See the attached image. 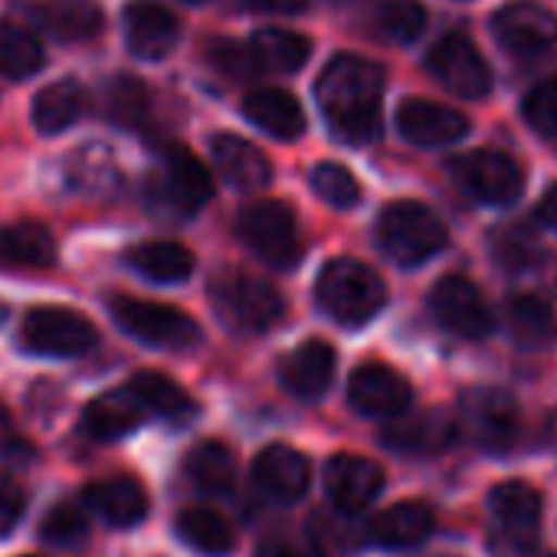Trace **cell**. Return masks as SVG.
<instances>
[{
	"label": "cell",
	"mask_w": 557,
	"mask_h": 557,
	"mask_svg": "<svg viewBox=\"0 0 557 557\" xmlns=\"http://www.w3.org/2000/svg\"><path fill=\"white\" fill-rule=\"evenodd\" d=\"M397 128L407 141L423 148L453 145L469 132V119L430 99H407L397 112Z\"/></svg>",
	"instance_id": "20"
},
{
	"label": "cell",
	"mask_w": 557,
	"mask_h": 557,
	"mask_svg": "<svg viewBox=\"0 0 557 557\" xmlns=\"http://www.w3.org/2000/svg\"><path fill=\"white\" fill-rule=\"evenodd\" d=\"M335 364H338L335 348L322 338H312L283 358V364H278V377H283L286 391H293L296 397L319 400L332 387Z\"/></svg>",
	"instance_id": "23"
},
{
	"label": "cell",
	"mask_w": 557,
	"mask_h": 557,
	"mask_svg": "<svg viewBox=\"0 0 557 557\" xmlns=\"http://www.w3.org/2000/svg\"><path fill=\"white\" fill-rule=\"evenodd\" d=\"M430 73L462 99H482L492 89V70L485 57L462 34H449L430 50Z\"/></svg>",
	"instance_id": "11"
},
{
	"label": "cell",
	"mask_w": 557,
	"mask_h": 557,
	"mask_svg": "<svg viewBox=\"0 0 557 557\" xmlns=\"http://www.w3.org/2000/svg\"><path fill=\"white\" fill-rule=\"evenodd\" d=\"M89 534V518L83 515V508L63 502V505H53L50 515L44 518L40 524V537L57 544V547H73L79 544L83 537Z\"/></svg>",
	"instance_id": "41"
},
{
	"label": "cell",
	"mask_w": 557,
	"mask_h": 557,
	"mask_svg": "<svg viewBox=\"0 0 557 557\" xmlns=\"http://www.w3.org/2000/svg\"><path fill=\"white\" fill-rule=\"evenodd\" d=\"M187 4H203V0H187Z\"/></svg>",
	"instance_id": "49"
},
{
	"label": "cell",
	"mask_w": 557,
	"mask_h": 557,
	"mask_svg": "<svg viewBox=\"0 0 557 557\" xmlns=\"http://www.w3.org/2000/svg\"><path fill=\"white\" fill-rule=\"evenodd\" d=\"M456 187L482 203H511L521 187H524V174L521 168L502 154V151H472L453 161L449 168Z\"/></svg>",
	"instance_id": "10"
},
{
	"label": "cell",
	"mask_w": 557,
	"mask_h": 557,
	"mask_svg": "<svg viewBox=\"0 0 557 557\" xmlns=\"http://www.w3.org/2000/svg\"><path fill=\"white\" fill-rule=\"evenodd\" d=\"M377 27L394 44H413L426 30V8L420 0H387L377 14Z\"/></svg>",
	"instance_id": "40"
},
{
	"label": "cell",
	"mask_w": 557,
	"mask_h": 557,
	"mask_svg": "<svg viewBox=\"0 0 557 557\" xmlns=\"http://www.w3.org/2000/svg\"><path fill=\"white\" fill-rule=\"evenodd\" d=\"M148 89L141 79L135 76H119L112 79L109 86V96H106V109H109V119L115 125H125V128H138L145 119H148Z\"/></svg>",
	"instance_id": "38"
},
{
	"label": "cell",
	"mask_w": 557,
	"mask_h": 557,
	"mask_svg": "<svg viewBox=\"0 0 557 557\" xmlns=\"http://www.w3.org/2000/svg\"><path fill=\"white\" fill-rule=\"evenodd\" d=\"M537 216H541L550 230H557V184L541 197V203H537Z\"/></svg>",
	"instance_id": "47"
},
{
	"label": "cell",
	"mask_w": 557,
	"mask_h": 557,
	"mask_svg": "<svg viewBox=\"0 0 557 557\" xmlns=\"http://www.w3.org/2000/svg\"><path fill=\"white\" fill-rule=\"evenodd\" d=\"M210 63L223 76H230V79H252L259 73V63H256L252 50L249 47H239L233 40H216L210 47Z\"/></svg>",
	"instance_id": "43"
},
{
	"label": "cell",
	"mask_w": 557,
	"mask_h": 557,
	"mask_svg": "<svg viewBox=\"0 0 557 557\" xmlns=\"http://www.w3.org/2000/svg\"><path fill=\"white\" fill-rule=\"evenodd\" d=\"M348 400L361 417H377V420H394L400 417L410 400L413 391L407 384L404 374H397L387 364H364L351 374L348 381Z\"/></svg>",
	"instance_id": "15"
},
{
	"label": "cell",
	"mask_w": 557,
	"mask_h": 557,
	"mask_svg": "<svg viewBox=\"0 0 557 557\" xmlns=\"http://www.w3.org/2000/svg\"><path fill=\"white\" fill-rule=\"evenodd\" d=\"M521 112L537 135H557V79H544L541 86H534Z\"/></svg>",
	"instance_id": "42"
},
{
	"label": "cell",
	"mask_w": 557,
	"mask_h": 557,
	"mask_svg": "<svg viewBox=\"0 0 557 557\" xmlns=\"http://www.w3.org/2000/svg\"><path fill=\"white\" fill-rule=\"evenodd\" d=\"M430 312L446 332L469 338V342H479L492 332V312L482 293L469 278H459V275H449L443 283H436L430 296Z\"/></svg>",
	"instance_id": "13"
},
{
	"label": "cell",
	"mask_w": 557,
	"mask_h": 557,
	"mask_svg": "<svg viewBox=\"0 0 557 557\" xmlns=\"http://www.w3.org/2000/svg\"><path fill=\"white\" fill-rule=\"evenodd\" d=\"M210 302L220 319L243 335H259L283 319V299L278 293L249 272H223L210 283Z\"/></svg>",
	"instance_id": "4"
},
{
	"label": "cell",
	"mask_w": 557,
	"mask_h": 557,
	"mask_svg": "<svg viewBox=\"0 0 557 557\" xmlns=\"http://www.w3.org/2000/svg\"><path fill=\"white\" fill-rule=\"evenodd\" d=\"M492 252H495V262L502 269H508L511 275H534L544 262V252L541 246L534 243L531 233L511 226V230H498L495 239H492Z\"/></svg>",
	"instance_id": "37"
},
{
	"label": "cell",
	"mask_w": 557,
	"mask_h": 557,
	"mask_svg": "<svg viewBox=\"0 0 557 557\" xmlns=\"http://www.w3.org/2000/svg\"><path fill=\"white\" fill-rule=\"evenodd\" d=\"M96 325L86 315L60 306L34 309L21 325L24 348L44 358H79L96 345Z\"/></svg>",
	"instance_id": "8"
},
{
	"label": "cell",
	"mask_w": 557,
	"mask_h": 557,
	"mask_svg": "<svg viewBox=\"0 0 557 557\" xmlns=\"http://www.w3.org/2000/svg\"><path fill=\"white\" fill-rule=\"evenodd\" d=\"M256 14H299L309 8V0H243Z\"/></svg>",
	"instance_id": "46"
},
{
	"label": "cell",
	"mask_w": 557,
	"mask_h": 557,
	"mask_svg": "<svg viewBox=\"0 0 557 557\" xmlns=\"http://www.w3.org/2000/svg\"><path fill=\"white\" fill-rule=\"evenodd\" d=\"M256 557H322V550L309 541H296V537H269Z\"/></svg>",
	"instance_id": "45"
},
{
	"label": "cell",
	"mask_w": 557,
	"mask_h": 557,
	"mask_svg": "<svg viewBox=\"0 0 557 557\" xmlns=\"http://www.w3.org/2000/svg\"><path fill=\"white\" fill-rule=\"evenodd\" d=\"M236 233L262 262H269L275 269H289L302 256V239H299L296 213L283 200L249 203L239 213Z\"/></svg>",
	"instance_id": "5"
},
{
	"label": "cell",
	"mask_w": 557,
	"mask_h": 557,
	"mask_svg": "<svg viewBox=\"0 0 557 557\" xmlns=\"http://www.w3.org/2000/svg\"><path fill=\"white\" fill-rule=\"evenodd\" d=\"M44 17L60 40H92L102 30V11L96 0H47Z\"/></svg>",
	"instance_id": "36"
},
{
	"label": "cell",
	"mask_w": 557,
	"mask_h": 557,
	"mask_svg": "<svg viewBox=\"0 0 557 557\" xmlns=\"http://www.w3.org/2000/svg\"><path fill=\"white\" fill-rule=\"evenodd\" d=\"M456 420H459V436L485 453L508 449L518 440V426H521L515 397L498 387H475L462 394L456 407Z\"/></svg>",
	"instance_id": "6"
},
{
	"label": "cell",
	"mask_w": 557,
	"mask_h": 557,
	"mask_svg": "<svg viewBox=\"0 0 557 557\" xmlns=\"http://www.w3.org/2000/svg\"><path fill=\"white\" fill-rule=\"evenodd\" d=\"M210 151H213V164L220 168V174L239 187V190H259V187H269L272 181V164L269 158L246 138L239 135H216L210 141Z\"/></svg>",
	"instance_id": "24"
},
{
	"label": "cell",
	"mask_w": 557,
	"mask_h": 557,
	"mask_svg": "<svg viewBox=\"0 0 557 557\" xmlns=\"http://www.w3.org/2000/svg\"><path fill=\"white\" fill-rule=\"evenodd\" d=\"M112 319L138 342L151 345V348H171V351H184L194 348L200 342V329L197 322L174 309V306H161V302H145V299H128L119 296L109 302Z\"/></svg>",
	"instance_id": "7"
},
{
	"label": "cell",
	"mask_w": 557,
	"mask_h": 557,
	"mask_svg": "<svg viewBox=\"0 0 557 557\" xmlns=\"http://www.w3.org/2000/svg\"><path fill=\"white\" fill-rule=\"evenodd\" d=\"M384 446L407 453V456H440L446 453L456 440H459V420L456 413L433 407V410H420V413H400L394 417L384 433H381Z\"/></svg>",
	"instance_id": "12"
},
{
	"label": "cell",
	"mask_w": 557,
	"mask_h": 557,
	"mask_svg": "<svg viewBox=\"0 0 557 557\" xmlns=\"http://www.w3.org/2000/svg\"><path fill=\"white\" fill-rule=\"evenodd\" d=\"M177 17L158 0H132L125 8V40L138 60H164L177 47Z\"/></svg>",
	"instance_id": "18"
},
{
	"label": "cell",
	"mask_w": 557,
	"mask_h": 557,
	"mask_svg": "<svg viewBox=\"0 0 557 557\" xmlns=\"http://www.w3.org/2000/svg\"><path fill=\"white\" fill-rule=\"evenodd\" d=\"M24 557H37V554H24Z\"/></svg>",
	"instance_id": "51"
},
{
	"label": "cell",
	"mask_w": 557,
	"mask_h": 557,
	"mask_svg": "<svg viewBox=\"0 0 557 557\" xmlns=\"http://www.w3.org/2000/svg\"><path fill=\"white\" fill-rule=\"evenodd\" d=\"M47 66L40 40L17 27V24H0V76L8 79H30Z\"/></svg>",
	"instance_id": "35"
},
{
	"label": "cell",
	"mask_w": 557,
	"mask_h": 557,
	"mask_svg": "<svg viewBox=\"0 0 557 557\" xmlns=\"http://www.w3.org/2000/svg\"><path fill=\"white\" fill-rule=\"evenodd\" d=\"M505 329L518 348L541 351L557 342V319L554 309L537 296H515L505 306Z\"/></svg>",
	"instance_id": "27"
},
{
	"label": "cell",
	"mask_w": 557,
	"mask_h": 557,
	"mask_svg": "<svg viewBox=\"0 0 557 557\" xmlns=\"http://www.w3.org/2000/svg\"><path fill=\"white\" fill-rule=\"evenodd\" d=\"M83 502L112 528H135L148 515V495L138 479L132 475H109L86 485Z\"/></svg>",
	"instance_id": "22"
},
{
	"label": "cell",
	"mask_w": 557,
	"mask_h": 557,
	"mask_svg": "<svg viewBox=\"0 0 557 557\" xmlns=\"http://www.w3.org/2000/svg\"><path fill=\"white\" fill-rule=\"evenodd\" d=\"M158 197L164 207L190 216L194 210H200L213 197L210 171L187 148H168L164 164H161V177H158Z\"/></svg>",
	"instance_id": "17"
},
{
	"label": "cell",
	"mask_w": 557,
	"mask_h": 557,
	"mask_svg": "<svg viewBox=\"0 0 557 557\" xmlns=\"http://www.w3.org/2000/svg\"><path fill=\"white\" fill-rule=\"evenodd\" d=\"M128 387L145 400V407H148L154 417H161V420H168V423H174V426H184V423H190V420L197 417L194 397H190L177 381H171L168 374L138 371V374L128 381Z\"/></svg>",
	"instance_id": "29"
},
{
	"label": "cell",
	"mask_w": 557,
	"mask_h": 557,
	"mask_svg": "<svg viewBox=\"0 0 557 557\" xmlns=\"http://www.w3.org/2000/svg\"><path fill=\"white\" fill-rule=\"evenodd\" d=\"M128 265L151 283H184L194 272V252L174 239H145L125 252Z\"/></svg>",
	"instance_id": "28"
},
{
	"label": "cell",
	"mask_w": 557,
	"mask_h": 557,
	"mask_svg": "<svg viewBox=\"0 0 557 557\" xmlns=\"http://www.w3.org/2000/svg\"><path fill=\"white\" fill-rule=\"evenodd\" d=\"M243 112L256 128L283 138V141H293V138H299L306 132V112H302L299 99L283 92V89H256V92H249L246 102H243Z\"/></svg>",
	"instance_id": "26"
},
{
	"label": "cell",
	"mask_w": 557,
	"mask_h": 557,
	"mask_svg": "<svg viewBox=\"0 0 557 557\" xmlns=\"http://www.w3.org/2000/svg\"><path fill=\"white\" fill-rule=\"evenodd\" d=\"M174 531L190 550L203 557H226L233 550V528L213 508H184L174 521Z\"/></svg>",
	"instance_id": "32"
},
{
	"label": "cell",
	"mask_w": 557,
	"mask_h": 557,
	"mask_svg": "<svg viewBox=\"0 0 557 557\" xmlns=\"http://www.w3.org/2000/svg\"><path fill=\"white\" fill-rule=\"evenodd\" d=\"M4 319H8V309H4V302H0V325H4Z\"/></svg>",
	"instance_id": "48"
},
{
	"label": "cell",
	"mask_w": 557,
	"mask_h": 557,
	"mask_svg": "<svg viewBox=\"0 0 557 557\" xmlns=\"http://www.w3.org/2000/svg\"><path fill=\"white\" fill-rule=\"evenodd\" d=\"M57 262V239L44 223H14L0 230V265L47 269Z\"/></svg>",
	"instance_id": "30"
},
{
	"label": "cell",
	"mask_w": 557,
	"mask_h": 557,
	"mask_svg": "<svg viewBox=\"0 0 557 557\" xmlns=\"http://www.w3.org/2000/svg\"><path fill=\"white\" fill-rule=\"evenodd\" d=\"M325 495L342 515H361L384 488V469L364 456L342 453L325 462Z\"/></svg>",
	"instance_id": "14"
},
{
	"label": "cell",
	"mask_w": 557,
	"mask_h": 557,
	"mask_svg": "<svg viewBox=\"0 0 557 557\" xmlns=\"http://www.w3.org/2000/svg\"><path fill=\"white\" fill-rule=\"evenodd\" d=\"M249 50H252L259 70L296 73V70L306 66V60L312 53V44L302 34H293V30H283V27H265V30L252 34Z\"/></svg>",
	"instance_id": "33"
},
{
	"label": "cell",
	"mask_w": 557,
	"mask_h": 557,
	"mask_svg": "<svg viewBox=\"0 0 557 557\" xmlns=\"http://www.w3.org/2000/svg\"><path fill=\"white\" fill-rule=\"evenodd\" d=\"M377 239L394 262L420 265L446 249L449 230L430 207L417 200H397L384 207L377 220Z\"/></svg>",
	"instance_id": "3"
},
{
	"label": "cell",
	"mask_w": 557,
	"mask_h": 557,
	"mask_svg": "<svg viewBox=\"0 0 557 557\" xmlns=\"http://www.w3.org/2000/svg\"><path fill=\"white\" fill-rule=\"evenodd\" d=\"M325 122L338 141L371 145L381 135V99L384 73L377 63L361 57H338L325 66L315 86Z\"/></svg>",
	"instance_id": "1"
},
{
	"label": "cell",
	"mask_w": 557,
	"mask_h": 557,
	"mask_svg": "<svg viewBox=\"0 0 557 557\" xmlns=\"http://www.w3.org/2000/svg\"><path fill=\"white\" fill-rule=\"evenodd\" d=\"M537 557H557V554H537Z\"/></svg>",
	"instance_id": "50"
},
{
	"label": "cell",
	"mask_w": 557,
	"mask_h": 557,
	"mask_svg": "<svg viewBox=\"0 0 557 557\" xmlns=\"http://www.w3.org/2000/svg\"><path fill=\"white\" fill-rule=\"evenodd\" d=\"M148 413L151 410L145 407V400L132 387L106 391L96 400H89V407L83 410V430L92 440L112 443V440H122V436L135 433L148 420Z\"/></svg>",
	"instance_id": "21"
},
{
	"label": "cell",
	"mask_w": 557,
	"mask_h": 557,
	"mask_svg": "<svg viewBox=\"0 0 557 557\" xmlns=\"http://www.w3.org/2000/svg\"><path fill=\"white\" fill-rule=\"evenodd\" d=\"M495 37L511 53H541L557 44V21L541 4L515 0L495 14Z\"/></svg>",
	"instance_id": "19"
},
{
	"label": "cell",
	"mask_w": 557,
	"mask_h": 557,
	"mask_svg": "<svg viewBox=\"0 0 557 557\" xmlns=\"http://www.w3.org/2000/svg\"><path fill=\"white\" fill-rule=\"evenodd\" d=\"M312 187L335 210H351V207L361 203V184L345 164H335V161L319 164L312 171Z\"/></svg>",
	"instance_id": "39"
},
{
	"label": "cell",
	"mask_w": 557,
	"mask_h": 557,
	"mask_svg": "<svg viewBox=\"0 0 557 557\" xmlns=\"http://www.w3.org/2000/svg\"><path fill=\"white\" fill-rule=\"evenodd\" d=\"M184 472L200 492H210V495H226L236 485V459L230 446L216 440L197 443L184 459Z\"/></svg>",
	"instance_id": "34"
},
{
	"label": "cell",
	"mask_w": 557,
	"mask_h": 557,
	"mask_svg": "<svg viewBox=\"0 0 557 557\" xmlns=\"http://www.w3.org/2000/svg\"><path fill=\"white\" fill-rule=\"evenodd\" d=\"M252 479H256V488L265 498L293 505V502H299L309 492V485H312V466H309V459L299 449L275 443V446H265L256 456Z\"/></svg>",
	"instance_id": "16"
},
{
	"label": "cell",
	"mask_w": 557,
	"mask_h": 557,
	"mask_svg": "<svg viewBox=\"0 0 557 557\" xmlns=\"http://www.w3.org/2000/svg\"><path fill=\"white\" fill-rule=\"evenodd\" d=\"M86 109V92L76 79H57L50 83L47 89L37 92L34 99V128L40 135H60L66 132L70 125L79 122Z\"/></svg>",
	"instance_id": "31"
},
{
	"label": "cell",
	"mask_w": 557,
	"mask_h": 557,
	"mask_svg": "<svg viewBox=\"0 0 557 557\" xmlns=\"http://www.w3.org/2000/svg\"><path fill=\"white\" fill-rule=\"evenodd\" d=\"M24 508H27L24 488L8 472H0V537L17 528V521L24 518Z\"/></svg>",
	"instance_id": "44"
},
{
	"label": "cell",
	"mask_w": 557,
	"mask_h": 557,
	"mask_svg": "<svg viewBox=\"0 0 557 557\" xmlns=\"http://www.w3.org/2000/svg\"><path fill=\"white\" fill-rule=\"evenodd\" d=\"M488 511L495 521V537L515 550L528 554L537 541L541 528V492L521 479H508L492 488L488 495Z\"/></svg>",
	"instance_id": "9"
},
{
	"label": "cell",
	"mask_w": 557,
	"mask_h": 557,
	"mask_svg": "<svg viewBox=\"0 0 557 557\" xmlns=\"http://www.w3.org/2000/svg\"><path fill=\"white\" fill-rule=\"evenodd\" d=\"M315 299L338 325H364L384 309L387 289L371 265L358 259H332L315 283Z\"/></svg>",
	"instance_id": "2"
},
{
	"label": "cell",
	"mask_w": 557,
	"mask_h": 557,
	"mask_svg": "<svg viewBox=\"0 0 557 557\" xmlns=\"http://www.w3.org/2000/svg\"><path fill=\"white\" fill-rule=\"evenodd\" d=\"M433 508L423 502H397L391 508H384L381 515H374L368 534L374 544L397 550V547H417L433 534Z\"/></svg>",
	"instance_id": "25"
}]
</instances>
